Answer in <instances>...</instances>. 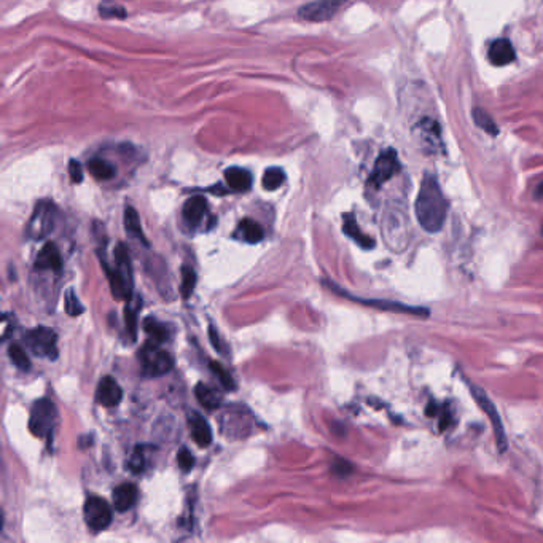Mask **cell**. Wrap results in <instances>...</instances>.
Segmentation results:
<instances>
[{
	"label": "cell",
	"instance_id": "obj_32",
	"mask_svg": "<svg viewBox=\"0 0 543 543\" xmlns=\"http://www.w3.org/2000/svg\"><path fill=\"white\" fill-rule=\"evenodd\" d=\"M177 463L184 472H190L195 466V457L186 448H182L179 454H177Z\"/></svg>",
	"mask_w": 543,
	"mask_h": 543
},
{
	"label": "cell",
	"instance_id": "obj_7",
	"mask_svg": "<svg viewBox=\"0 0 543 543\" xmlns=\"http://www.w3.org/2000/svg\"><path fill=\"white\" fill-rule=\"evenodd\" d=\"M24 343L32 354L43 359H56L58 357V337L51 328L37 327L26 332Z\"/></svg>",
	"mask_w": 543,
	"mask_h": 543
},
{
	"label": "cell",
	"instance_id": "obj_2",
	"mask_svg": "<svg viewBox=\"0 0 543 543\" xmlns=\"http://www.w3.org/2000/svg\"><path fill=\"white\" fill-rule=\"evenodd\" d=\"M115 260L117 268H108L106 266V273L110 282L112 293L118 300H131V260L128 254L126 247L120 244L117 247Z\"/></svg>",
	"mask_w": 543,
	"mask_h": 543
},
{
	"label": "cell",
	"instance_id": "obj_28",
	"mask_svg": "<svg viewBox=\"0 0 543 543\" xmlns=\"http://www.w3.org/2000/svg\"><path fill=\"white\" fill-rule=\"evenodd\" d=\"M10 359L13 360V363L16 365L19 370L26 372V370L31 368V360H29L26 350H24L19 344H12L10 346Z\"/></svg>",
	"mask_w": 543,
	"mask_h": 543
},
{
	"label": "cell",
	"instance_id": "obj_16",
	"mask_svg": "<svg viewBox=\"0 0 543 543\" xmlns=\"http://www.w3.org/2000/svg\"><path fill=\"white\" fill-rule=\"evenodd\" d=\"M184 219L189 225H200L204 215L207 214V201L202 196H193L185 202L184 206Z\"/></svg>",
	"mask_w": 543,
	"mask_h": 543
},
{
	"label": "cell",
	"instance_id": "obj_36",
	"mask_svg": "<svg viewBox=\"0 0 543 543\" xmlns=\"http://www.w3.org/2000/svg\"><path fill=\"white\" fill-rule=\"evenodd\" d=\"M209 335H210V338H212V344H214V348H217V349L220 350L221 348H220V343H219V333H215L214 327L209 328Z\"/></svg>",
	"mask_w": 543,
	"mask_h": 543
},
{
	"label": "cell",
	"instance_id": "obj_17",
	"mask_svg": "<svg viewBox=\"0 0 543 543\" xmlns=\"http://www.w3.org/2000/svg\"><path fill=\"white\" fill-rule=\"evenodd\" d=\"M225 180L230 189L234 191H247L252 186V182H254L250 172L238 166L228 167L225 171Z\"/></svg>",
	"mask_w": 543,
	"mask_h": 543
},
{
	"label": "cell",
	"instance_id": "obj_15",
	"mask_svg": "<svg viewBox=\"0 0 543 543\" xmlns=\"http://www.w3.org/2000/svg\"><path fill=\"white\" fill-rule=\"evenodd\" d=\"M137 497H139V491H137V486L132 485V483H125V485L115 487L113 490V505H115V510H130L137 502Z\"/></svg>",
	"mask_w": 543,
	"mask_h": 543
},
{
	"label": "cell",
	"instance_id": "obj_8",
	"mask_svg": "<svg viewBox=\"0 0 543 543\" xmlns=\"http://www.w3.org/2000/svg\"><path fill=\"white\" fill-rule=\"evenodd\" d=\"M83 516H85L86 526L95 532L107 529L112 524V508L101 497L91 496L86 498Z\"/></svg>",
	"mask_w": 543,
	"mask_h": 543
},
{
	"label": "cell",
	"instance_id": "obj_30",
	"mask_svg": "<svg viewBox=\"0 0 543 543\" xmlns=\"http://www.w3.org/2000/svg\"><path fill=\"white\" fill-rule=\"evenodd\" d=\"M210 370L215 373V376L219 378L221 386H224L226 391H234L236 384L233 381V378H231V374L226 372V370L221 367L219 362H210Z\"/></svg>",
	"mask_w": 543,
	"mask_h": 543
},
{
	"label": "cell",
	"instance_id": "obj_12",
	"mask_svg": "<svg viewBox=\"0 0 543 543\" xmlns=\"http://www.w3.org/2000/svg\"><path fill=\"white\" fill-rule=\"evenodd\" d=\"M36 268L47 271H59L62 268V256L56 244L48 243L42 247L36 258Z\"/></svg>",
	"mask_w": 543,
	"mask_h": 543
},
{
	"label": "cell",
	"instance_id": "obj_19",
	"mask_svg": "<svg viewBox=\"0 0 543 543\" xmlns=\"http://www.w3.org/2000/svg\"><path fill=\"white\" fill-rule=\"evenodd\" d=\"M236 236L243 239L244 243L255 244V243H260V241L263 239L265 231H263V228H261L258 224H256L255 220L244 219L238 225V230H236Z\"/></svg>",
	"mask_w": 543,
	"mask_h": 543
},
{
	"label": "cell",
	"instance_id": "obj_25",
	"mask_svg": "<svg viewBox=\"0 0 543 543\" xmlns=\"http://www.w3.org/2000/svg\"><path fill=\"white\" fill-rule=\"evenodd\" d=\"M285 182V172L284 169H280L278 166L269 167V169L265 171L263 179H261V185H263L265 190L274 191L278 190L279 186H282Z\"/></svg>",
	"mask_w": 543,
	"mask_h": 543
},
{
	"label": "cell",
	"instance_id": "obj_6",
	"mask_svg": "<svg viewBox=\"0 0 543 543\" xmlns=\"http://www.w3.org/2000/svg\"><path fill=\"white\" fill-rule=\"evenodd\" d=\"M468 387H470V392L473 395V398H475L476 405L483 409V413L486 414L487 419H490L491 424H492L494 435H496L498 451L505 452L507 448H508V442H507V435H505V429H503V422H502L500 416H498V411H497L496 405L492 403V400L487 397L486 392L483 391L481 387H478V386H475V384H472V383H468Z\"/></svg>",
	"mask_w": 543,
	"mask_h": 543
},
{
	"label": "cell",
	"instance_id": "obj_31",
	"mask_svg": "<svg viewBox=\"0 0 543 543\" xmlns=\"http://www.w3.org/2000/svg\"><path fill=\"white\" fill-rule=\"evenodd\" d=\"M83 306L80 303V300H78L77 293L73 292L72 289L67 290L66 293V311L69 315H72V317H75V315H80L83 313Z\"/></svg>",
	"mask_w": 543,
	"mask_h": 543
},
{
	"label": "cell",
	"instance_id": "obj_34",
	"mask_svg": "<svg viewBox=\"0 0 543 543\" xmlns=\"http://www.w3.org/2000/svg\"><path fill=\"white\" fill-rule=\"evenodd\" d=\"M69 176H71V180L73 184H82L83 180V167L78 161L72 160L69 162Z\"/></svg>",
	"mask_w": 543,
	"mask_h": 543
},
{
	"label": "cell",
	"instance_id": "obj_18",
	"mask_svg": "<svg viewBox=\"0 0 543 543\" xmlns=\"http://www.w3.org/2000/svg\"><path fill=\"white\" fill-rule=\"evenodd\" d=\"M343 230L350 239H354L355 243H357L360 247H363V249H373L374 247V241L370 238V236L362 233V230L359 228L357 220H355V217L352 214L344 215Z\"/></svg>",
	"mask_w": 543,
	"mask_h": 543
},
{
	"label": "cell",
	"instance_id": "obj_11",
	"mask_svg": "<svg viewBox=\"0 0 543 543\" xmlns=\"http://www.w3.org/2000/svg\"><path fill=\"white\" fill-rule=\"evenodd\" d=\"M123 398V391L120 387V384H118L115 379L112 378H102L101 383H99L97 386V391H96V400L99 405H102V407L106 408H112V407H117L118 403L121 402Z\"/></svg>",
	"mask_w": 543,
	"mask_h": 543
},
{
	"label": "cell",
	"instance_id": "obj_9",
	"mask_svg": "<svg viewBox=\"0 0 543 543\" xmlns=\"http://www.w3.org/2000/svg\"><path fill=\"white\" fill-rule=\"evenodd\" d=\"M346 2L348 0H314V2L306 3L300 8L298 16L301 19H306V21H327L344 7Z\"/></svg>",
	"mask_w": 543,
	"mask_h": 543
},
{
	"label": "cell",
	"instance_id": "obj_5",
	"mask_svg": "<svg viewBox=\"0 0 543 543\" xmlns=\"http://www.w3.org/2000/svg\"><path fill=\"white\" fill-rule=\"evenodd\" d=\"M54 221H56V206L51 201L37 202L36 209L27 221L26 236L34 241L47 238L51 233Z\"/></svg>",
	"mask_w": 543,
	"mask_h": 543
},
{
	"label": "cell",
	"instance_id": "obj_26",
	"mask_svg": "<svg viewBox=\"0 0 543 543\" xmlns=\"http://www.w3.org/2000/svg\"><path fill=\"white\" fill-rule=\"evenodd\" d=\"M473 121H475L476 126H480L483 131L487 132V134L491 136H497L498 134V128L496 125V121L492 120V117L490 113L483 110V108H473Z\"/></svg>",
	"mask_w": 543,
	"mask_h": 543
},
{
	"label": "cell",
	"instance_id": "obj_37",
	"mask_svg": "<svg viewBox=\"0 0 543 543\" xmlns=\"http://www.w3.org/2000/svg\"><path fill=\"white\" fill-rule=\"evenodd\" d=\"M535 197L537 200H543V182H540L535 189Z\"/></svg>",
	"mask_w": 543,
	"mask_h": 543
},
{
	"label": "cell",
	"instance_id": "obj_13",
	"mask_svg": "<svg viewBox=\"0 0 543 543\" xmlns=\"http://www.w3.org/2000/svg\"><path fill=\"white\" fill-rule=\"evenodd\" d=\"M487 58H490V61L494 66H507V64L515 61V48H513V45L507 38H497V40L491 43Z\"/></svg>",
	"mask_w": 543,
	"mask_h": 543
},
{
	"label": "cell",
	"instance_id": "obj_20",
	"mask_svg": "<svg viewBox=\"0 0 543 543\" xmlns=\"http://www.w3.org/2000/svg\"><path fill=\"white\" fill-rule=\"evenodd\" d=\"M418 130L421 131V139L427 148H438L442 144L440 128L433 120H424L419 123Z\"/></svg>",
	"mask_w": 543,
	"mask_h": 543
},
{
	"label": "cell",
	"instance_id": "obj_29",
	"mask_svg": "<svg viewBox=\"0 0 543 543\" xmlns=\"http://www.w3.org/2000/svg\"><path fill=\"white\" fill-rule=\"evenodd\" d=\"M99 13H101L102 18H117L123 19L126 18V10L121 7V5L113 3V2H102L99 5Z\"/></svg>",
	"mask_w": 543,
	"mask_h": 543
},
{
	"label": "cell",
	"instance_id": "obj_21",
	"mask_svg": "<svg viewBox=\"0 0 543 543\" xmlns=\"http://www.w3.org/2000/svg\"><path fill=\"white\" fill-rule=\"evenodd\" d=\"M144 330L153 343L161 344L171 338L169 325L158 322V320L153 317H147L144 320Z\"/></svg>",
	"mask_w": 543,
	"mask_h": 543
},
{
	"label": "cell",
	"instance_id": "obj_14",
	"mask_svg": "<svg viewBox=\"0 0 543 543\" xmlns=\"http://www.w3.org/2000/svg\"><path fill=\"white\" fill-rule=\"evenodd\" d=\"M189 426H190L191 437H193V440L196 442L197 446L201 448L209 446L212 443V431L209 422H207L201 414L191 413L189 416Z\"/></svg>",
	"mask_w": 543,
	"mask_h": 543
},
{
	"label": "cell",
	"instance_id": "obj_35",
	"mask_svg": "<svg viewBox=\"0 0 543 543\" xmlns=\"http://www.w3.org/2000/svg\"><path fill=\"white\" fill-rule=\"evenodd\" d=\"M335 470H339V473H341V475H348V473L352 472V466H350V463H348V462H344V461H339L337 466H335Z\"/></svg>",
	"mask_w": 543,
	"mask_h": 543
},
{
	"label": "cell",
	"instance_id": "obj_4",
	"mask_svg": "<svg viewBox=\"0 0 543 543\" xmlns=\"http://www.w3.org/2000/svg\"><path fill=\"white\" fill-rule=\"evenodd\" d=\"M139 359L142 362V372L147 376H161L174 367V357L167 350L160 348V344L153 341L147 343L141 349Z\"/></svg>",
	"mask_w": 543,
	"mask_h": 543
},
{
	"label": "cell",
	"instance_id": "obj_22",
	"mask_svg": "<svg viewBox=\"0 0 543 543\" xmlns=\"http://www.w3.org/2000/svg\"><path fill=\"white\" fill-rule=\"evenodd\" d=\"M195 395H196L197 402H200L206 409H215V408H219L221 403L220 394L217 392L215 389L207 386V384H204V383L197 384L195 389Z\"/></svg>",
	"mask_w": 543,
	"mask_h": 543
},
{
	"label": "cell",
	"instance_id": "obj_24",
	"mask_svg": "<svg viewBox=\"0 0 543 543\" xmlns=\"http://www.w3.org/2000/svg\"><path fill=\"white\" fill-rule=\"evenodd\" d=\"M125 228H126L128 234L132 236L134 239L142 241V243L147 244L145 234H144V231H142L139 215H137L134 207H131V206H128L125 209Z\"/></svg>",
	"mask_w": 543,
	"mask_h": 543
},
{
	"label": "cell",
	"instance_id": "obj_23",
	"mask_svg": "<svg viewBox=\"0 0 543 543\" xmlns=\"http://www.w3.org/2000/svg\"><path fill=\"white\" fill-rule=\"evenodd\" d=\"M88 171L91 172V176L97 180H110L115 177L117 169L110 161L104 160V158H93L88 162Z\"/></svg>",
	"mask_w": 543,
	"mask_h": 543
},
{
	"label": "cell",
	"instance_id": "obj_33",
	"mask_svg": "<svg viewBox=\"0 0 543 543\" xmlns=\"http://www.w3.org/2000/svg\"><path fill=\"white\" fill-rule=\"evenodd\" d=\"M125 317H126V328H128V332H130L131 338L134 339V338H136V335H137V315H136V309H132L131 306H126Z\"/></svg>",
	"mask_w": 543,
	"mask_h": 543
},
{
	"label": "cell",
	"instance_id": "obj_10",
	"mask_svg": "<svg viewBox=\"0 0 543 543\" xmlns=\"http://www.w3.org/2000/svg\"><path fill=\"white\" fill-rule=\"evenodd\" d=\"M398 171H400V161L395 150L383 152L376 160V162H374L373 172L372 176H370L368 184L372 185L373 189H381V186L386 184L387 180H391Z\"/></svg>",
	"mask_w": 543,
	"mask_h": 543
},
{
	"label": "cell",
	"instance_id": "obj_3",
	"mask_svg": "<svg viewBox=\"0 0 543 543\" xmlns=\"http://www.w3.org/2000/svg\"><path fill=\"white\" fill-rule=\"evenodd\" d=\"M58 421V409L51 400L40 398L34 403L29 418V429L36 437H51Z\"/></svg>",
	"mask_w": 543,
	"mask_h": 543
},
{
	"label": "cell",
	"instance_id": "obj_1",
	"mask_svg": "<svg viewBox=\"0 0 543 543\" xmlns=\"http://www.w3.org/2000/svg\"><path fill=\"white\" fill-rule=\"evenodd\" d=\"M414 210H416L419 225L429 233H438L443 228L448 215V201L443 195L440 184L433 176H424Z\"/></svg>",
	"mask_w": 543,
	"mask_h": 543
},
{
	"label": "cell",
	"instance_id": "obj_27",
	"mask_svg": "<svg viewBox=\"0 0 543 543\" xmlns=\"http://www.w3.org/2000/svg\"><path fill=\"white\" fill-rule=\"evenodd\" d=\"M196 287V273L189 266H184L182 268V282H180V293L184 298H189V296L193 293V290Z\"/></svg>",
	"mask_w": 543,
	"mask_h": 543
}]
</instances>
